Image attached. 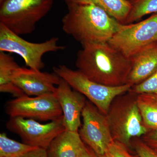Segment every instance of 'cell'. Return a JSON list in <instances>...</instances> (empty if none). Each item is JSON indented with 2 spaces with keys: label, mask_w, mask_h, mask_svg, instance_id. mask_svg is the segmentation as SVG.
<instances>
[{
  "label": "cell",
  "mask_w": 157,
  "mask_h": 157,
  "mask_svg": "<svg viewBox=\"0 0 157 157\" xmlns=\"http://www.w3.org/2000/svg\"><path fill=\"white\" fill-rule=\"evenodd\" d=\"M76 65L77 70L90 80L118 86L128 84L132 62L109 42H101L82 45Z\"/></svg>",
  "instance_id": "cell-1"
},
{
  "label": "cell",
  "mask_w": 157,
  "mask_h": 157,
  "mask_svg": "<svg viewBox=\"0 0 157 157\" xmlns=\"http://www.w3.org/2000/svg\"><path fill=\"white\" fill-rule=\"evenodd\" d=\"M67 7V12L62 19V29L82 45L109 42L124 25L95 5Z\"/></svg>",
  "instance_id": "cell-2"
},
{
  "label": "cell",
  "mask_w": 157,
  "mask_h": 157,
  "mask_svg": "<svg viewBox=\"0 0 157 157\" xmlns=\"http://www.w3.org/2000/svg\"><path fill=\"white\" fill-rule=\"evenodd\" d=\"M137 95L129 91L118 96L106 115L113 140L128 147L131 146L133 139L142 137L149 131L144 124Z\"/></svg>",
  "instance_id": "cell-3"
},
{
  "label": "cell",
  "mask_w": 157,
  "mask_h": 157,
  "mask_svg": "<svg viewBox=\"0 0 157 157\" xmlns=\"http://www.w3.org/2000/svg\"><path fill=\"white\" fill-rule=\"evenodd\" d=\"M54 0H6L0 5V23L19 35L32 33L51 10Z\"/></svg>",
  "instance_id": "cell-4"
},
{
  "label": "cell",
  "mask_w": 157,
  "mask_h": 157,
  "mask_svg": "<svg viewBox=\"0 0 157 157\" xmlns=\"http://www.w3.org/2000/svg\"><path fill=\"white\" fill-rule=\"evenodd\" d=\"M53 71L106 115L114 99L129 91L132 86L128 84L118 86L104 85L90 80L78 70H72L66 65L54 67Z\"/></svg>",
  "instance_id": "cell-5"
},
{
  "label": "cell",
  "mask_w": 157,
  "mask_h": 157,
  "mask_svg": "<svg viewBox=\"0 0 157 157\" xmlns=\"http://www.w3.org/2000/svg\"><path fill=\"white\" fill-rule=\"evenodd\" d=\"M59 41L54 37L41 43L29 42L0 23V52L18 55L27 67L34 70L44 67L42 57L45 54L64 50L66 47L59 45Z\"/></svg>",
  "instance_id": "cell-6"
},
{
  "label": "cell",
  "mask_w": 157,
  "mask_h": 157,
  "mask_svg": "<svg viewBox=\"0 0 157 157\" xmlns=\"http://www.w3.org/2000/svg\"><path fill=\"white\" fill-rule=\"evenodd\" d=\"M157 42V13L135 24H124L108 42L128 58Z\"/></svg>",
  "instance_id": "cell-7"
},
{
  "label": "cell",
  "mask_w": 157,
  "mask_h": 157,
  "mask_svg": "<svg viewBox=\"0 0 157 157\" xmlns=\"http://www.w3.org/2000/svg\"><path fill=\"white\" fill-rule=\"evenodd\" d=\"M6 112L10 117H21L46 121L63 116L55 94L30 97L25 95L7 102Z\"/></svg>",
  "instance_id": "cell-8"
},
{
  "label": "cell",
  "mask_w": 157,
  "mask_h": 157,
  "mask_svg": "<svg viewBox=\"0 0 157 157\" xmlns=\"http://www.w3.org/2000/svg\"><path fill=\"white\" fill-rule=\"evenodd\" d=\"M82 124L78 133L82 140L96 154L103 157L114 141L106 115L86 101L82 113Z\"/></svg>",
  "instance_id": "cell-9"
},
{
  "label": "cell",
  "mask_w": 157,
  "mask_h": 157,
  "mask_svg": "<svg viewBox=\"0 0 157 157\" xmlns=\"http://www.w3.org/2000/svg\"><path fill=\"white\" fill-rule=\"evenodd\" d=\"M6 127L10 132L19 136L26 144L46 150L52 141L66 130L63 115L45 124L32 119L10 117Z\"/></svg>",
  "instance_id": "cell-10"
},
{
  "label": "cell",
  "mask_w": 157,
  "mask_h": 157,
  "mask_svg": "<svg viewBox=\"0 0 157 157\" xmlns=\"http://www.w3.org/2000/svg\"><path fill=\"white\" fill-rule=\"evenodd\" d=\"M61 79L54 72H42L20 67L14 70L12 77L13 83L29 96L55 94Z\"/></svg>",
  "instance_id": "cell-11"
},
{
  "label": "cell",
  "mask_w": 157,
  "mask_h": 157,
  "mask_svg": "<svg viewBox=\"0 0 157 157\" xmlns=\"http://www.w3.org/2000/svg\"><path fill=\"white\" fill-rule=\"evenodd\" d=\"M55 95L61 107L66 130L78 132L82 124V113L86 102V97L62 78Z\"/></svg>",
  "instance_id": "cell-12"
},
{
  "label": "cell",
  "mask_w": 157,
  "mask_h": 157,
  "mask_svg": "<svg viewBox=\"0 0 157 157\" xmlns=\"http://www.w3.org/2000/svg\"><path fill=\"white\" fill-rule=\"evenodd\" d=\"M132 70L128 84H139L151 76L157 70V42L141 49L131 58Z\"/></svg>",
  "instance_id": "cell-13"
},
{
  "label": "cell",
  "mask_w": 157,
  "mask_h": 157,
  "mask_svg": "<svg viewBox=\"0 0 157 157\" xmlns=\"http://www.w3.org/2000/svg\"><path fill=\"white\" fill-rule=\"evenodd\" d=\"M83 143L78 132L66 130L52 141L46 151L48 157H78Z\"/></svg>",
  "instance_id": "cell-14"
},
{
  "label": "cell",
  "mask_w": 157,
  "mask_h": 157,
  "mask_svg": "<svg viewBox=\"0 0 157 157\" xmlns=\"http://www.w3.org/2000/svg\"><path fill=\"white\" fill-rule=\"evenodd\" d=\"M67 6L94 5L101 7L119 22L125 24L131 8L130 0H64Z\"/></svg>",
  "instance_id": "cell-15"
},
{
  "label": "cell",
  "mask_w": 157,
  "mask_h": 157,
  "mask_svg": "<svg viewBox=\"0 0 157 157\" xmlns=\"http://www.w3.org/2000/svg\"><path fill=\"white\" fill-rule=\"evenodd\" d=\"M20 66L14 58L4 52H0V92L9 93L16 98L25 94L13 83L12 75Z\"/></svg>",
  "instance_id": "cell-16"
},
{
  "label": "cell",
  "mask_w": 157,
  "mask_h": 157,
  "mask_svg": "<svg viewBox=\"0 0 157 157\" xmlns=\"http://www.w3.org/2000/svg\"><path fill=\"white\" fill-rule=\"evenodd\" d=\"M137 105L144 124L149 131H157V94H137Z\"/></svg>",
  "instance_id": "cell-17"
},
{
  "label": "cell",
  "mask_w": 157,
  "mask_h": 157,
  "mask_svg": "<svg viewBox=\"0 0 157 157\" xmlns=\"http://www.w3.org/2000/svg\"><path fill=\"white\" fill-rule=\"evenodd\" d=\"M37 148L10 139L6 133L0 134V157H21Z\"/></svg>",
  "instance_id": "cell-18"
},
{
  "label": "cell",
  "mask_w": 157,
  "mask_h": 157,
  "mask_svg": "<svg viewBox=\"0 0 157 157\" xmlns=\"http://www.w3.org/2000/svg\"><path fill=\"white\" fill-rule=\"evenodd\" d=\"M131 8L125 24L139 20L145 15L157 13V0H130Z\"/></svg>",
  "instance_id": "cell-19"
},
{
  "label": "cell",
  "mask_w": 157,
  "mask_h": 157,
  "mask_svg": "<svg viewBox=\"0 0 157 157\" xmlns=\"http://www.w3.org/2000/svg\"><path fill=\"white\" fill-rule=\"evenodd\" d=\"M130 91L137 94H157V70L144 81L132 86Z\"/></svg>",
  "instance_id": "cell-20"
},
{
  "label": "cell",
  "mask_w": 157,
  "mask_h": 157,
  "mask_svg": "<svg viewBox=\"0 0 157 157\" xmlns=\"http://www.w3.org/2000/svg\"><path fill=\"white\" fill-rule=\"evenodd\" d=\"M128 148L122 144L114 140L103 157H139L138 155L137 156L132 155Z\"/></svg>",
  "instance_id": "cell-21"
},
{
  "label": "cell",
  "mask_w": 157,
  "mask_h": 157,
  "mask_svg": "<svg viewBox=\"0 0 157 157\" xmlns=\"http://www.w3.org/2000/svg\"><path fill=\"white\" fill-rule=\"evenodd\" d=\"M132 143L138 157H157L156 151L144 143L141 138L133 139Z\"/></svg>",
  "instance_id": "cell-22"
},
{
  "label": "cell",
  "mask_w": 157,
  "mask_h": 157,
  "mask_svg": "<svg viewBox=\"0 0 157 157\" xmlns=\"http://www.w3.org/2000/svg\"><path fill=\"white\" fill-rule=\"evenodd\" d=\"M141 139L149 146L157 150V131H149Z\"/></svg>",
  "instance_id": "cell-23"
},
{
  "label": "cell",
  "mask_w": 157,
  "mask_h": 157,
  "mask_svg": "<svg viewBox=\"0 0 157 157\" xmlns=\"http://www.w3.org/2000/svg\"><path fill=\"white\" fill-rule=\"evenodd\" d=\"M78 157H103L99 156L98 155L96 154L94 151L90 147H89L87 146L84 143L82 146L81 148H80Z\"/></svg>",
  "instance_id": "cell-24"
},
{
  "label": "cell",
  "mask_w": 157,
  "mask_h": 157,
  "mask_svg": "<svg viewBox=\"0 0 157 157\" xmlns=\"http://www.w3.org/2000/svg\"><path fill=\"white\" fill-rule=\"evenodd\" d=\"M21 157H48L46 150L45 149L37 148Z\"/></svg>",
  "instance_id": "cell-25"
},
{
  "label": "cell",
  "mask_w": 157,
  "mask_h": 157,
  "mask_svg": "<svg viewBox=\"0 0 157 157\" xmlns=\"http://www.w3.org/2000/svg\"><path fill=\"white\" fill-rule=\"evenodd\" d=\"M6 1V0H0V5H1V4H2L3 2H4L5 1Z\"/></svg>",
  "instance_id": "cell-26"
},
{
  "label": "cell",
  "mask_w": 157,
  "mask_h": 157,
  "mask_svg": "<svg viewBox=\"0 0 157 157\" xmlns=\"http://www.w3.org/2000/svg\"><path fill=\"white\" fill-rule=\"evenodd\" d=\"M156 151H157V150H156Z\"/></svg>",
  "instance_id": "cell-27"
}]
</instances>
